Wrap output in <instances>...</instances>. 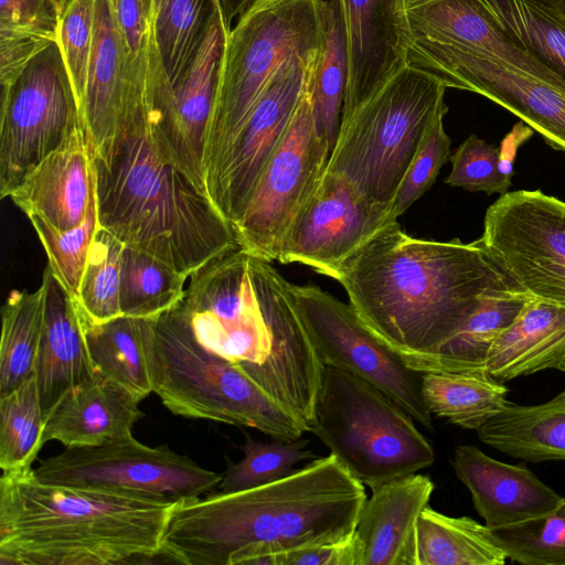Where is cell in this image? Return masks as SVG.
Masks as SVG:
<instances>
[{"label": "cell", "instance_id": "6da1fadb", "mask_svg": "<svg viewBox=\"0 0 565 565\" xmlns=\"http://www.w3.org/2000/svg\"><path fill=\"white\" fill-rule=\"evenodd\" d=\"M367 499L333 454L259 487L179 499L161 548L163 562L277 565L292 551L354 534Z\"/></svg>", "mask_w": 565, "mask_h": 565}, {"label": "cell", "instance_id": "7a4b0ae2", "mask_svg": "<svg viewBox=\"0 0 565 565\" xmlns=\"http://www.w3.org/2000/svg\"><path fill=\"white\" fill-rule=\"evenodd\" d=\"M331 278L364 324L412 369L437 354L487 295L511 291L477 239L415 238L398 222Z\"/></svg>", "mask_w": 565, "mask_h": 565}, {"label": "cell", "instance_id": "3957f363", "mask_svg": "<svg viewBox=\"0 0 565 565\" xmlns=\"http://www.w3.org/2000/svg\"><path fill=\"white\" fill-rule=\"evenodd\" d=\"M149 57L130 71L115 135L92 152L99 226L125 246L192 275L239 248L232 224L156 146Z\"/></svg>", "mask_w": 565, "mask_h": 565}, {"label": "cell", "instance_id": "277c9868", "mask_svg": "<svg viewBox=\"0 0 565 565\" xmlns=\"http://www.w3.org/2000/svg\"><path fill=\"white\" fill-rule=\"evenodd\" d=\"M178 500L50 484L32 468L2 471L0 565L152 563Z\"/></svg>", "mask_w": 565, "mask_h": 565}, {"label": "cell", "instance_id": "5b68a950", "mask_svg": "<svg viewBox=\"0 0 565 565\" xmlns=\"http://www.w3.org/2000/svg\"><path fill=\"white\" fill-rule=\"evenodd\" d=\"M270 263L237 248L190 275L175 308L205 350L259 365L305 331L289 281Z\"/></svg>", "mask_w": 565, "mask_h": 565}, {"label": "cell", "instance_id": "8992f818", "mask_svg": "<svg viewBox=\"0 0 565 565\" xmlns=\"http://www.w3.org/2000/svg\"><path fill=\"white\" fill-rule=\"evenodd\" d=\"M323 1L255 0L227 32L205 143V188L277 72L292 61L316 65Z\"/></svg>", "mask_w": 565, "mask_h": 565}, {"label": "cell", "instance_id": "52a82bcc", "mask_svg": "<svg viewBox=\"0 0 565 565\" xmlns=\"http://www.w3.org/2000/svg\"><path fill=\"white\" fill-rule=\"evenodd\" d=\"M446 88L434 76L403 66L342 115L326 171L343 178L372 202L394 204L428 129L448 111Z\"/></svg>", "mask_w": 565, "mask_h": 565}, {"label": "cell", "instance_id": "ba28073f", "mask_svg": "<svg viewBox=\"0 0 565 565\" xmlns=\"http://www.w3.org/2000/svg\"><path fill=\"white\" fill-rule=\"evenodd\" d=\"M153 383L162 404L185 418L254 428L282 440L306 433L241 363L200 345L175 307L156 319Z\"/></svg>", "mask_w": 565, "mask_h": 565}, {"label": "cell", "instance_id": "9c48e42d", "mask_svg": "<svg viewBox=\"0 0 565 565\" xmlns=\"http://www.w3.org/2000/svg\"><path fill=\"white\" fill-rule=\"evenodd\" d=\"M316 415L310 433L371 489L435 462L414 419L373 384L341 369L324 367Z\"/></svg>", "mask_w": 565, "mask_h": 565}, {"label": "cell", "instance_id": "30bf717a", "mask_svg": "<svg viewBox=\"0 0 565 565\" xmlns=\"http://www.w3.org/2000/svg\"><path fill=\"white\" fill-rule=\"evenodd\" d=\"M81 135L79 109L55 42L2 87L0 196H10L43 160Z\"/></svg>", "mask_w": 565, "mask_h": 565}, {"label": "cell", "instance_id": "8fae6325", "mask_svg": "<svg viewBox=\"0 0 565 565\" xmlns=\"http://www.w3.org/2000/svg\"><path fill=\"white\" fill-rule=\"evenodd\" d=\"M508 288L565 306V202L540 190L501 194L477 239Z\"/></svg>", "mask_w": 565, "mask_h": 565}, {"label": "cell", "instance_id": "7c38bea8", "mask_svg": "<svg viewBox=\"0 0 565 565\" xmlns=\"http://www.w3.org/2000/svg\"><path fill=\"white\" fill-rule=\"evenodd\" d=\"M331 149L307 89L242 217L233 226L239 248L269 262L278 259L284 241L326 172Z\"/></svg>", "mask_w": 565, "mask_h": 565}, {"label": "cell", "instance_id": "4fadbf2b", "mask_svg": "<svg viewBox=\"0 0 565 565\" xmlns=\"http://www.w3.org/2000/svg\"><path fill=\"white\" fill-rule=\"evenodd\" d=\"M289 290L311 342L326 366L352 373L384 392L415 422L434 430L422 393L423 373L375 335L347 305L317 286L289 282Z\"/></svg>", "mask_w": 565, "mask_h": 565}, {"label": "cell", "instance_id": "5bb4252c", "mask_svg": "<svg viewBox=\"0 0 565 565\" xmlns=\"http://www.w3.org/2000/svg\"><path fill=\"white\" fill-rule=\"evenodd\" d=\"M50 484L132 491L184 499L213 491L222 473L205 469L167 445L150 447L132 433L93 447H67L34 469Z\"/></svg>", "mask_w": 565, "mask_h": 565}, {"label": "cell", "instance_id": "9a60e30c", "mask_svg": "<svg viewBox=\"0 0 565 565\" xmlns=\"http://www.w3.org/2000/svg\"><path fill=\"white\" fill-rule=\"evenodd\" d=\"M227 32L220 7L191 63L173 85L166 76L156 40L151 52L149 102L156 146L205 194V143Z\"/></svg>", "mask_w": 565, "mask_h": 565}, {"label": "cell", "instance_id": "2e32d148", "mask_svg": "<svg viewBox=\"0 0 565 565\" xmlns=\"http://www.w3.org/2000/svg\"><path fill=\"white\" fill-rule=\"evenodd\" d=\"M396 222L394 204L372 202L350 182L326 171L277 260L306 265L331 278L342 262Z\"/></svg>", "mask_w": 565, "mask_h": 565}, {"label": "cell", "instance_id": "e0dca14e", "mask_svg": "<svg viewBox=\"0 0 565 565\" xmlns=\"http://www.w3.org/2000/svg\"><path fill=\"white\" fill-rule=\"evenodd\" d=\"M315 66L292 61L277 72L206 186L207 196L232 226L288 131Z\"/></svg>", "mask_w": 565, "mask_h": 565}, {"label": "cell", "instance_id": "ac0fdd59", "mask_svg": "<svg viewBox=\"0 0 565 565\" xmlns=\"http://www.w3.org/2000/svg\"><path fill=\"white\" fill-rule=\"evenodd\" d=\"M405 65L439 52H475L565 92V79L514 41L480 0H420L404 10Z\"/></svg>", "mask_w": 565, "mask_h": 565}, {"label": "cell", "instance_id": "d6986e66", "mask_svg": "<svg viewBox=\"0 0 565 565\" xmlns=\"http://www.w3.org/2000/svg\"><path fill=\"white\" fill-rule=\"evenodd\" d=\"M408 66L447 88L468 90L518 116L554 149L565 152V92L519 68L475 52H439Z\"/></svg>", "mask_w": 565, "mask_h": 565}, {"label": "cell", "instance_id": "ffe728a7", "mask_svg": "<svg viewBox=\"0 0 565 565\" xmlns=\"http://www.w3.org/2000/svg\"><path fill=\"white\" fill-rule=\"evenodd\" d=\"M338 3L349 60L344 115L405 66V1L338 0Z\"/></svg>", "mask_w": 565, "mask_h": 565}, {"label": "cell", "instance_id": "44dd1931", "mask_svg": "<svg viewBox=\"0 0 565 565\" xmlns=\"http://www.w3.org/2000/svg\"><path fill=\"white\" fill-rule=\"evenodd\" d=\"M434 488L412 473L372 489L353 534L358 565H418L417 523Z\"/></svg>", "mask_w": 565, "mask_h": 565}, {"label": "cell", "instance_id": "7402d4cb", "mask_svg": "<svg viewBox=\"0 0 565 565\" xmlns=\"http://www.w3.org/2000/svg\"><path fill=\"white\" fill-rule=\"evenodd\" d=\"M452 466L487 527L546 513L563 499L526 467L493 459L472 445L456 448Z\"/></svg>", "mask_w": 565, "mask_h": 565}, {"label": "cell", "instance_id": "603a6c76", "mask_svg": "<svg viewBox=\"0 0 565 565\" xmlns=\"http://www.w3.org/2000/svg\"><path fill=\"white\" fill-rule=\"evenodd\" d=\"M41 286L45 306L34 376L45 416L70 388L94 379L96 372L76 299L49 266Z\"/></svg>", "mask_w": 565, "mask_h": 565}, {"label": "cell", "instance_id": "cb8c5ba5", "mask_svg": "<svg viewBox=\"0 0 565 565\" xmlns=\"http://www.w3.org/2000/svg\"><path fill=\"white\" fill-rule=\"evenodd\" d=\"M139 403L126 387L96 374L70 388L45 414L43 443L56 440L67 448L117 440L143 417Z\"/></svg>", "mask_w": 565, "mask_h": 565}, {"label": "cell", "instance_id": "d4e9b609", "mask_svg": "<svg viewBox=\"0 0 565 565\" xmlns=\"http://www.w3.org/2000/svg\"><path fill=\"white\" fill-rule=\"evenodd\" d=\"M95 190L93 157L81 135L43 160L9 198L26 216L65 231L84 221Z\"/></svg>", "mask_w": 565, "mask_h": 565}, {"label": "cell", "instance_id": "484cf974", "mask_svg": "<svg viewBox=\"0 0 565 565\" xmlns=\"http://www.w3.org/2000/svg\"><path fill=\"white\" fill-rule=\"evenodd\" d=\"M129 52L111 0H95L93 45L81 118L90 153L116 132L130 81Z\"/></svg>", "mask_w": 565, "mask_h": 565}, {"label": "cell", "instance_id": "4316f807", "mask_svg": "<svg viewBox=\"0 0 565 565\" xmlns=\"http://www.w3.org/2000/svg\"><path fill=\"white\" fill-rule=\"evenodd\" d=\"M486 370L502 383L545 370L565 372V306L529 299L493 342Z\"/></svg>", "mask_w": 565, "mask_h": 565}, {"label": "cell", "instance_id": "83f0119b", "mask_svg": "<svg viewBox=\"0 0 565 565\" xmlns=\"http://www.w3.org/2000/svg\"><path fill=\"white\" fill-rule=\"evenodd\" d=\"M82 319L96 374L122 385L139 402L153 393L157 318L121 315L102 323Z\"/></svg>", "mask_w": 565, "mask_h": 565}, {"label": "cell", "instance_id": "f1b7e54d", "mask_svg": "<svg viewBox=\"0 0 565 565\" xmlns=\"http://www.w3.org/2000/svg\"><path fill=\"white\" fill-rule=\"evenodd\" d=\"M479 439L513 458L565 461V390L536 405H507L478 430Z\"/></svg>", "mask_w": 565, "mask_h": 565}, {"label": "cell", "instance_id": "f546056e", "mask_svg": "<svg viewBox=\"0 0 565 565\" xmlns=\"http://www.w3.org/2000/svg\"><path fill=\"white\" fill-rule=\"evenodd\" d=\"M422 393L431 415L473 430L510 404L505 385L486 369L423 373Z\"/></svg>", "mask_w": 565, "mask_h": 565}, {"label": "cell", "instance_id": "4dcf8cb0", "mask_svg": "<svg viewBox=\"0 0 565 565\" xmlns=\"http://www.w3.org/2000/svg\"><path fill=\"white\" fill-rule=\"evenodd\" d=\"M529 299L511 291L487 295L457 333L434 356L418 363L420 373L486 369L488 353Z\"/></svg>", "mask_w": 565, "mask_h": 565}, {"label": "cell", "instance_id": "1f68e13d", "mask_svg": "<svg viewBox=\"0 0 565 565\" xmlns=\"http://www.w3.org/2000/svg\"><path fill=\"white\" fill-rule=\"evenodd\" d=\"M417 543L418 565H503L507 561L486 524L443 514L429 504L418 519Z\"/></svg>", "mask_w": 565, "mask_h": 565}, {"label": "cell", "instance_id": "d6a6232c", "mask_svg": "<svg viewBox=\"0 0 565 565\" xmlns=\"http://www.w3.org/2000/svg\"><path fill=\"white\" fill-rule=\"evenodd\" d=\"M60 13L51 0H0V82L11 85L57 42Z\"/></svg>", "mask_w": 565, "mask_h": 565}, {"label": "cell", "instance_id": "836d02e7", "mask_svg": "<svg viewBox=\"0 0 565 565\" xmlns=\"http://www.w3.org/2000/svg\"><path fill=\"white\" fill-rule=\"evenodd\" d=\"M44 289L13 290L1 308L0 397L34 376L44 320Z\"/></svg>", "mask_w": 565, "mask_h": 565}, {"label": "cell", "instance_id": "e575fe53", "mask_svg": "<svg viewBox=\"0 0 565 565\" xmlns=\"http://www.w3.org/2000/svg\"><path fill=\"white\" fill-rule=\"evenodd\" d=\"M322 47L309 82L316 119L333 147L345 100L349 60L345 31L338 0H324Z\"/></svg>", "mask_w": 565, "mask_h": 565}, {"label": "cell", "instance_id": "d590c367", "mask_svg": "<svg viewBox=\"0 0 565 565\" xmlns=\"http://www.w3.org/2000/svg\"><path fill=\"white\" fill-rule=\"evenodd\" d=\"M190 276L159 258L125 246L121 263V315L158 318L183 298Z\"/></svg>", "mask_w": 565, "mask_h": 565}, {"label": "cell", "instance_id": "8d00e7d4", "mask_svg": "<svg viewBox=\"0 0 565 565\" xmlns=\"http://www.w3.org/2000/svg\"><path fill=\"white\" fill-rule=\"evenodd\" d=\"M509 35L565 79V17L532 0H480Z\"/></svg>", "mask_w": 565, "mask_h": 565}, {"label": "cell", "instance_id": "74e56055", "mask_svg": "<svg viewBox=\"0 0 565 565\" xmlns=\"http://www.w3.org/2000/svg\"><path fill=\"white\" fill-rule=\"evenodd\" d=\"M220 7L218 0H161L153 20L154 40L170 85L191 63Z\"/></svg>", "mask_w": 565, "mask_h": 565}, {"label": "cell", "instance_id": "f35d334b", "mask_svg": "<svg viewBox=\"0 0 565 565\" xmlns=\"http://www.w3.org/2000/svg\"><path fill=\"white\" fill-rule=\"evenodd\" d=\"M44 412L35 376L0 397V468H32L43 443Z\"/></svg>", "mask_w": 565, "mask_h": 565}, {"label": "cell", "instance_id": "ab89813d", "mask_svg": "<svg viewBox=\"0 0 565 565\" xmlns=\"http://www.w3.org/2000/svg\"><path fill=\"white\" fill-rule=\"evenodd\" d=\"M125 245L98 227L82 276L77 303L90 322L102 323L121 316L120 280Z\"/></svg>", "mask_w": 565, "mask_h": 565}, {"label": "cell", "instance_id": "60d3db41", "mask_svg": "<svg viewBox=\"0 0 565 565\" xmlns=\"http://www.w3.org/2000/svg\"><path fill=\"white\" fill-rule=\"evenodd\" d=\"M487 529L490 540L513 562L565 565V498L546 513Z\"/></svg>", "mask_w": 565, "mask_h": 565}, {"label": "cell", "instance_id": "b9f144b4", "mask_svg": "<svg viewBox=\"0 0 565 565\" xmlns=\"http://www.w3.org/2000/svg\"><path fill=\"white\" fill-rule=\"evenodd\" d=\"M308 445V439L262 441L246 435L243 458L238 462L228 461L217 488L234 492L279 480L290 475L298 462L318 458Z\"/></svg>", "mask_w": 565, "mask_h": 565}, {"label": "cell", "instance_id": "7bdbcfd3", "mask_svg": "<svg viewBox=\"0 0 565 565\" xmlns=\"http://www.w3.org/2000/svg\"><path fill=\"white\" fill-rule=\"evenodd\" d=\"M28 218L46 253L47 266L71 296L77 299L90 246L99 227L96 190L86 217L73 228L60 231L35 214Z\"/></svg>", "mask_w": 565, "mask_h": 565}, {"label": "cell", "instance_id": "ee69618b", "mask_svg": "<svg viewBox=\"0 0 565 565\" xmlns=\"http://www.w3.org/2000/svg\"><path fill=\"white\" fill-rule=\"evenodd\" d=\"M94 15L95 0H70L58 23L57 43L79 114L93 45Z\"/></svg>", "mask_w": 565, "mask_h": 565}, {"label": "cell", "instance_id": "f6af8a7d", "mask_svg": "<svg viewBox=\"0 0 565 565\" xmlns=\"http://www.w3.org/2000/svg\"><path fill=\"white\" fill-rule=\"evenodd\" d=\"M451 171L445 182L470 192L504 194L512 178L500 166V148L470 135L450 156Z\"/></svg>", "mask_w": 565, "mask_h": 565}, {"label": "cell", "instance_id": "bcb514c9", "mask_svg": "<svg viewBox=\"0 0 565 565\" xmlns=\"http://www.w3.org/2000/svg\"><path fill=\"white\" fill-rule=\"evenodd\" d=\"M440 115L428 129L395 198L396 216L404 214L434 184L444 163L450 158L451 140Z\"/></svg>", "mask_w": 565, "mask_h": 565}, {"label": "cell", "instance_id": "7dc6e473", "mask_svg": "<svg viewBox=\"0 0 565 565\" xmlns=\"http://www.w3.org/2000/svg\"><path fill=\"white\" fill-rule=\"evenodd\" d=\"M111 4L127 43L129 62H138L146 55L154 33L145 0H111Z\"/></svg>", "mask_w": 565, "mask_h": 565}, {"label": "cell", "instance_id": "c3c4849f", "mask_svg": "<svg viewBox=\"0 0 565 565\" xmlns=\"http://www.w3.org/2000/svg\"><path fill=\"white\" fill-rule=\"evenodd\" d=\"M358 547L353 535L347 540L292 551L277 557V565H358Z\"/></svg>", "mask_w": 565, "mask_h": 565}, {"label": "cell", "instance_id": "681fc988", "mask_svg": "<svg viewBox=\"0 0 565 565\" xmlns=\"http://www.w3.org/2000/svg\"><path fill=\"white\" fill-rule=\"evenodd\" d=\"M533 129L522 122L516 124L512 131L502 140L500 148V166L502 172L512 178L513 159L521 143L533 135Z\"/></svg>", "mask_w": 565, "mask_h": 565}, {"label": "cell", "instance_id": "f907efd6", "mask_svg": "<svg viewBox=\"0 0 565 565\" xmlns=\"http://www.w3.org/2000/svg\"><path fill=\"white\" fill-rule=\"evenodd\" d=\"M224 24L230 31L233 23L255 0H218Z\"/></svg>", "mask_w": 565, "mask_h": 565}, {"label": "cell", "instance_id": "816d5d0a", "mask_svg": "<svg viewBox=\"0 0 565 565\" xmlns=\"http://www.w3.org/2000/svg\"><path fill=\"white\" fill-rule=\"evenodd\" d=\"M565 17V0H532Z\"/></svg>", "mask_w": 565, "mask_h": 565}, {"label": "cell", "instance_id": "f5cc1de1", "mask_svg": "<svg viewBox=\"0 0 565 565\" xmlns=\"http://www.w3.org/2000/svg\"><path fill=\"white\" fill-rule=\"evenodd\" d=\"M51 1L54 3V6L56 7V9L61 15L70 0H51Z\"/></svg>", "mask_w": 565, "mask_h": 565}, {"label": "cell", "instance_id": "db71d44e", "mask_svg": "<svg viewBox=\"0 0 565 565\" xmlns=\"http://www.w3.org/2000/svg\"><path fill=\"white\" fill-rule=\"evenodd\" d=\"M161 0H152V10H151V19L154 20L156 13L159 9Z\"/></svg>", "mask_w": 565, "mask_h": 565}, {"label": "cell", "instance_id": "11a10c76", "mask_svg": "<svg viewBox=\"0 0 565 565\" xmlns=\"http://www.w3.org/2000/svg\"><path fill=\"white\" fill-rule=\"evenodd\" d=\"M145 6H146V10H147L149 19L152 20L151 19L152 0H145Z\"/></svg>", "mask_w": 565, "mask_h": 565}, {"label": "cell", "instance_id": "9f6ffc18", "mask_svg": "<svg viewBox=\"0 0 565 565\" xmlns=\"http://www.w3.org/2000/svg\"><path fill=\"white\" fill-rule=\"evenodd\" d=\"M404 1H405V6H408V4H412V3L420 1V0H404Z\"/></svg>", "mask_w": 565, "mask_h": 565}]
</instances>
